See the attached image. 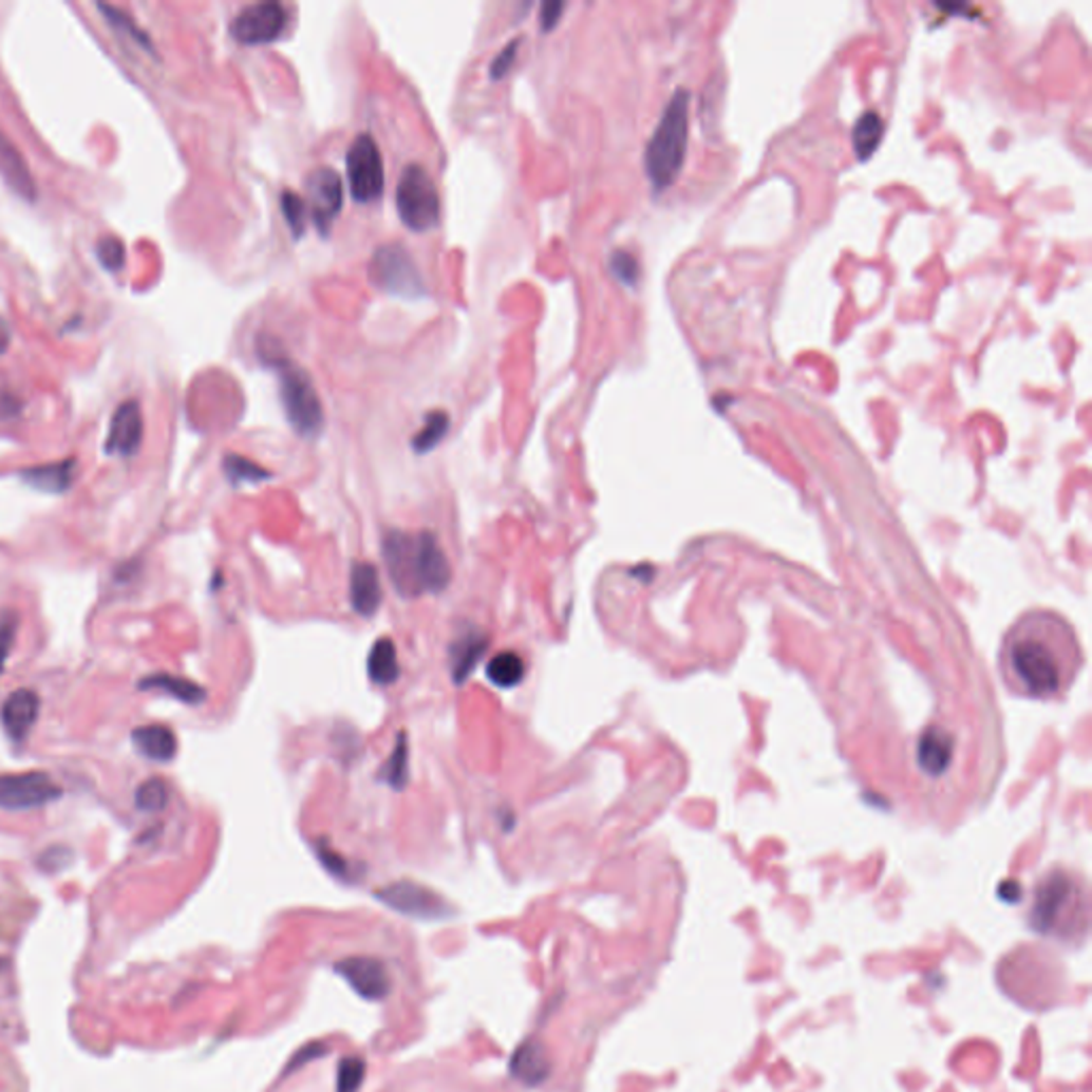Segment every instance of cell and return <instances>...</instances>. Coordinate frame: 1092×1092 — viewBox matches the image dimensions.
Instances as JSON below:
<instances>
[{
  "mask_svg": "<svg viewBox=\"0 0 1092 1092\" xmlns=\"http://www.w3.org/2000/svg\"><path fill=\"white\" fill-rule=\"evenodd\" d=\"M1079 666V640L1073 627L1052 610L1024 613L1008 629L999 653L1005 685L1033 700H1054L1069 692Z\"/></svg>",
  "mask_w": 1092,
  "mask_h": 1092,
  "instance_id": "6da1fadb",
  "label": "cell"
},
{
  "mask_svg": "<svg viewBox=\"0 0 1092 1092\" xmlns=\"http://www.w3.org/2000/svg\"><path fill=\"white\" fill-rule=\"evenodd\" d=\"M382 553L389 579L403 598L440 594L451 583V564L431 531L393 529L382 540Z\"/></svg>",
  "mask_w": 1092,
  "mask_h": 1092,
  "instance_id": "7a4b0ae2",
  "label": "cell"
},
{
  "mask_svg": "<svg viewBox=\"0 0 1092 1092\" xmlns=\"http://www.w3.org/2000/svg\"><path fill=\"white\" fill-rule=\"evenodd\" d=\"M690 90L685 88H679L671 96L646 144L644 171L658 192L671 188L683 169L690 135Z\"/></svg>",
  "mask_w": 1092,
  "mask_h": 1092,
  "instance_id": "3957f363",
  "label": "cell"
},
{
  "mask_svg": "<svg viewBox=\"0 0 1092 1092\" xmlns=\"http://www.w3.org/2000/svg\"><path fill=\"white\" fill-rule=\"evenodd\" d=\"M276 342L278 340H271L269 336H261L259 357L280 374V397L293 429L303 438H314L324 422L320 397L307 372L295 365Z\"/></svg>",
  "mask_w": 1092,
  "mask_h": 1092,
  "instance_id": "277c9868",
  "label": "cell"
},
{
  "mask_svg": "<svg viewBox=\"0 0 1092 1092\" xmlns=\"http://www.w3.org/2000/svg\"><path fill=\"white\" fill-rule=\"evenodd\" d=\"M395 203L403 225L412 231H429L440 221V194L427 169L418 163L403 167Z\"/></svg>",
  "mask_w": 1092,
  "mask_h": 1092,
  "instance_id": "5b68a950",
  "label": "cell"
},
{
  "mask_svg": "<svg viewBox=\"0 0 1092 1092\" xmlns=\"http://www.w3.org/2000/svg\"><path fill=\"white\" fill-rule=\"evenodd\" d=\"M370 276L376 286L393 295L418 297L425 293L420 271L408 248L401 244L380 246L372 257Z\"/></svg>",
  "mask_w": 1092,
  "mask_h": 1092,
  "instance_id": "8992f818",
  "label": "cell"
},
{
  "mask_svg": "<svg viewBox=\"0 0 1092 1092\" xmlns=\"http://www.w3.org/2000/svg\"><path fill=\"white\" fill-rule=\"evenodd\" d=\"M349 184L355 201L372 203L384 190V163L376 139L370 133H359L346 154Z\"/></svg>",
  "mask_w": 1092,
  "mask_h": 1092,
  "instance_id": "52a82bcc",
  "label": "cell"
},
{
  "mask_svg": "<svg viewBox=\"0 0 1092 1092\" xmlns=\"http://www.w3.org/2000/svg\"><path fill=\"white\" fill-rule=\"evenodd\" d=\"M376 899L393 911L416 920H445L453 916V907L438 892L408 880L376 890Z\"/></svg>",
  "mask_w": 1092,
  "mask_h": 1092,
  "instance_id": "ba28073f",
  "label": "cell"
},
{
  "mask_svg": "<svg viewBox=\"0 0 1092 1092\" xmlns=\"http://www.w3.org/2000/svg\"><path fill=\"white\" fill-rule=\"evenodd\" d=\"M288 26V10L278 0L246 5L231 22V35L246 45H263L280 39Z\"/></svg>",
  "mask_w": 1092,
  "mask_h": 1092,
  "instance_id": "9c48e42d",
  "label": "cell"
},
{
  "mask_svg": "<svg viewBox=\"0 0 1092 1092\" xmlns=\"http://www.w3.org/2000/svg\"><path fill=\"white\" fill-rule=\"evenodd\" d=\"M62 796V788L43 771L0 775V809H39Z\"/></svg>",
  "mask_w": 1092,
  "mask_h": 1092,
  "instance_id": "30bf717a",
  "label": "cell"
},
{
  "mask_svg": "<svg viewBox=\"0 0 1092 1092\" xmlns=\"http://www.w3.org/2000/svg\"><path fill=\"white\" fill-rule=\"evenodd\" d=\"M307 196L314 225L322 236H330L332 225L344 205V186L336 169L320 167L307 177Z\"/></svg>",
  "mask_w": 1092,
  "mask_h": 1092,
  "instance_id": "8fae6325",
  "label": "cell"
},
{
  "mask_svg": "<svg viewBox=\"0 0 1092 1092\" xmlns=\"http://www.w3.org/2000/svg\"><path fill=\"white\" fill-rule=\"evenodd\" d=\"M338 975L363 999L378 1001L391 993V975L382 960L374 956H351L336 964Z\"/></svg>",
  "mask_w": 1092,
  "mask_h": 1092,
  "instance_id": "7c38bea8",
  "label": "cell"
},
{
  "mask_svg": "<svg viewBox=\"0 0 1092 1092\" xmlns=\"http://www.w3.org/2000/svg\"><path fill=\"white\" fill-rule=\"evenodd\" d=\"M144 440V414L135 399L120 403L109 422L105 453L116 457H133Z\"/></svg>",
  "mask_w": 1092,
  "mask_h": 1092,
  "instance_id": "4fadbf2b",
  "label": "cell"
},
{
  "mask_svg": "<svg viewBox=\"0 0 1092 1092\" xmlns=\"http://www.w3.org/2000/svg\"><path fill=\"white\" fill-rule=\"evenodd\" d=\"M41 709V698L33 690H16L0 709V719H3L5 732L16 740L22 742L33 726L37 723Z\"/></svg>",
  "mask_w": 1092,
  "mask_h": 1092,
  "instance_id": "5bb4252c",
  "label": "cell"
},
{
  "mask_svg": "<svg viewBox=\"0 0 1092 1092\" xmlns=\"http://www.w3.org/2000/svg\"><path fill=\"white\" fill-rule=\"evenodd\" d=\"M489 646V638L478 629H468L457 636L451 644V677L457 685H462L478 666L483 655Z\"/></svg>",
  "mask_w": 1092,
  "mask_h": 1092,
  "instance_id": "9a60e30c",
  "label": "cell"
},
{
  "mask_svg": "<svg viewBox=\"0 0 1092 1092\" xmlns=\"http://www.w3.org/2000/svg\"><path fill=\"white\" fill-rule=\"evenodd\" d=\"M351 602L353 608L370 617L380 608L382 602V585L380 577L374 564L370 562H357L351 570Z\"/></svg>",
  "mask_w": 1092,
  "mask_h": 1092,
  "instance_id": "2e32d148",
  "label": "cell"
},
{
  "mask_svg": "<svg viewBox=\"0 0 1092 1092\" xmlns=\"http://www.w3.org/2000/svg\"><path fill=\"white\" fill-rule=\"evenodd\" d=\"M510 1073L527 1086H538L551 1073L549 1056H546L544 1048L538 1041L527 1039L514 1050L510 1058Z\"/></svg>",
  "mask_w": 1092,
  "mask_h": 1092,
  "instance_id": "e0dca14e",
  "label": "cell"
},
{
  "mask_svg": "<svg viewBox=\"0 0 1092 1092\" xmlns=\"http://www.w3.org/2000/svg\"><path fill=\"white\" fill-rule=\"evenodd\" d=\"M135 749L154 761H171L177 753V736L169 726L148 723L133 730Z\"/></svg>",
  "mask_w": 1092,
  "mask_h": 1092,
  "instance_id": "ac0fdd59",
  "label": "cell"
},
{
  "mask_svg": "<svg viewBox=\"0 0 1092 1092\" xmlns=\"http://www.w3.org/2000/svg\"><path fill=\"white\" fill-rule=\"evenodd\" d=\"M0 173L5 175L14 190H18L24 199L37 196V186L26 161L3 131H0Z\"/></svg>",
  "mask_w": 1092,
  "mask_h": 1092,
  "instance_id": "d6986e66",
  "label": "cell"
},
{
  "mask_svg": "<svg viewBox=\"0 0 1092 1092\" xmlns=\"http://www.w3.org/2000/svg\"><path fill=\"white\" fill-rule=\"evenodd\" d=\"M75 472H77V462L64 459L58 464L26 468L22 472V481L29 483L33 489H39L45 493H64L67 489H71V485L75 481Z\"/></svg>",
  "mask_w": 1092,
  "mask_h": 1092,
  "instance_id": "ffe728a7",
  "label": "cell"
},
{
  "mask_svg": "<svg viewBox=\"0 0 1092 1092\" xmlns=\"http://www.w3.org/2000/svg\"><path fill=\"white\" fill-rule=\"evenodd\" d=\"M884 118L876 112V109H866V112L855 120L851 129V148L860 163L868 161L872 154L878 152L884 139Z\"/></svg>",
  "mask_w": 1092,
  "mask_h": 1092,
  "instance_id": "44dd1931",
  "label": "cell"
},
{
  "mask_svg": "<svg viewBox=\"0 0 1092 1092\" xmlns=\"http://www.w3.org/2000/svg\"><path fill=\"white\" fill-rule=\"evenodd\" d=\"M952 751H954V738L945 730H941V728L926 730L920 738L922 769L930 775L943 773L949 767Z\"/></svg>",
  "mask_w": 1092,
  "mask_h": 1092,
  "instance_id": "7402d4cb",
  "label": "cell"
},
{
  "mask_svg": "<svg viewBox=\"0 0 1092 1092\" xmlns=\"http://www.w3.org/2000/svg\"><path fill=\"white\" fill-rule=\"evenodd\" d=\"M142 690H154V692H163L184 704H190V707H196L205 700V690L190 681V679H184V677H177V675H169V673H156V675H150L146 677L142 683H139Z\"/></svg>",
  "mask_w": 1092,
  "mask_h": 1092,
  "instance_id": "603a6c76",
  "label": "cell"
},
{
  "mask_svg": "<svg viewBox=\"0 0 1092 1092\" xmlns=\"http://www.w3.org/2000/svg\"><path fill=\"white\" fill-rule=\"evenodd\" d=\"M368 673L370 679L378 685H393L399 679L401 671L397 660V648L391 638L382 636L374 642L368 658Z\"/></svg>",
  "mask_w": 1092,
  "mask_h": 1092,
  "instance_id": "cb8c5ba5",
  "label": "cell"
},
{
  "mask_svg": "<svg viewBox=\"0 0 1092 1092\" xmlns=\"http://www.w3.org/2000/svg\"><path fill=\"white\" fill-rule=\"evenodd\" d=\"M525 677V662L519 653L504 651L487 664V679L500 690L516 688Z\"/></svg>",
  "mask_w": 1092,
  "mask_h": 1092,
  "instance_id": "d4e9b609",
  "label": "cell"
},
{
  "mask_svg": "<svg viewBox=\"0 0 1092 1092\" xmlns=\"http://www.w3.org/2000/svg\"><path fill=\"white\" fill-rule=\"evenodd\" d=\"M449 427H451V416L445 410H431L425 416L422 427L414 433L412 449L416 453H420V455L429 453L431 449H435L445 440V435L449 433Z\"/></svg>",
  "mask_w": 1092,
  "mask_h": 1092,
  "instance_id": "484cf974",
  "label": "cell"
},
{
  "mask_svg": "<svg viewBox=\"0 0 1092 1092\" xmlns=\"http://www.w3.org/2000/svg\"><path fill=\"white\" fill-rule=\"evenodd\" d=\"M382 779L393 788V790H403L406 784H408V738H406V732H401L397 736V742H395V749L391 753V757L387 759V764L380 771Z\"/></svg>",
  "mask_w": 1092,
  "mask_h": 1092,
  "instance_id": "4316f807",
  "label": "cell"
},
{
  "mask_svg": "<svg viewBox=\"0 0 1092 1092\" xmlns=\"http://www.w3.org/2000/svg\"><path fill=\"white\" fill-rule=\"evenodd\" d=\"M223 466H225V472H227V476H229V481L233 485H244V483L257 485V483H263V481H267L271 476L265 468H261L252 459H246V457L236 455V453L227 455Z\"/></svg>",
  "mask_w": 1092,
  "mask_h": 1092,
  "instance_id": "83f0119b",
  "label": "cell"
},
{
  "mask_svg": "<svg viewBox=\"0 0 1092 1092\" xmlns=\"http://www.w3.org/2000/svg\"><path fill=\"white\" fill-rule=\"evenodd\" d=\"M280 209L284 221L295 238H301L305 233V218H307V203L293 190H282L280 194Z\"/></svg>",
  "mask_w": 1092,
  "mask_h": 1092,
  "instance_id": "f1b7e54d",
  "label": "cell"
},
{
  "mask_svg": "<svg viewBox=\"0 0 1092 1092\" xmlns=\"http://www.w3.org/2000/svg\"><path fill=\"white\" fill-rule=\"evenodd\" d=\"M169 803V788L163 779L158 777H152L148 779L146 784H142L137 788V794H135V805L146 811V813H156V811H163Z\"/></svg>",
  "mask_w": 1092,
  "mask_h": 1092,
  "instance_id": "f546056e",
  "label": "cell"
},
{
  "mask_svg": "<svg viewBox=\"0 0 1092 1092\" xmlns=\"http://www.w3.org/2000/svg\"><path fill=\"white\" fill-rule=\"evenodd\" d=\"M98 10H100V14L107 18V22L112 24L114 29H118L120 33H129V37H131L137 45H142V48H146V50H150V52H152V43H150L148 35H146V33H144L135 22H133V18H131L129 14H125L123 10L112 7V5H98Z\"/></svg>",
  "mask_w": 1092,
  "mask_h": 1092,
  "instance_id": "4dcf8cb0",
  "label": "cell"
},
{
  "mask_svg": "<svg viewBox=\"0 0 1092 1092\" xmlns=\"http://www.w3.org/2000/svg\"><path fill=\"white\" fill-rule=\"evenodd\" d=\"M608 267H610V274L623 284V286H629L634 288L638 284V278H640V263L638 259L627 252V250H615L610 255V261H608Z\"/></svg>",
  "mask_w": 1092,
  "mask_h": 1092,
  "instance_id": "1f68e13d",
  "label": "cell"
},
{
  "mask_svg": "<svg viewBox=\"0 0 1092 1092\" xmlns=\"http://www.w3.org/2000/svg\"><path fill=\"white\" fill-rule=\"evenodd\" d=\"M365 1079V1060L361 1056H344L338 1067V1092H357Z\"/></svg>",
  "mask_w": 1092,
  "mask_h": 1092,
  "instance_id": "d6a6232c",
  "label": "cell"
},
{
  "mask_svg": "<svg viewBox=\"0 0 1092 1092\" xmlns=\"http://www.w3.org/2000/svg\"><path fill=\"white\" fill-rule=\"evenodd\" d=\"M16 634H18V617L12 610L0 615V675L5 673L7 660L16 644Z\"/></svg>",
  "mask_w": 1092,
  "mask_h": 1092,
  "instance_id": "836d02e7",
  "label": "cell"
},
{
  "mask_svg": "<svg viewBox=\"0 0 1092 1092\" xmlns=\"http://www.w3.org/2000/svg\"><path fill=\"white\" fill-rule=\"evenodd\" d=\"M314 851L318 853V858H320L322 866H324L326 870H330L332 876L342 878V880H353V870H351L349 862H346V860H344V858H342L334 847H330V845H326L324 841H318V843L314 845Z\"/></svg>",
  "mask_w": 1092,
  "mask_h": 1092,
  "instance_id": "e575fe53",
  "label": "cell"
},
{
  "mask_svg": "<svg viewBox=\"0 0 1092 1092\" xmlns=\"http://www.w3.org/2000/svg\"><path fill=\"white\" fill-rule=\"evenodd\" d=\"M96 257H98V261H100V265L105 269L118 271L125 265L127 250H125V244L118 238H105L96 246Z\"/></svg>",
  "mask_w": 1092,
  "mask_h": 1092,
  "instance_id": "d590c367",
  "label": "cell"
},
{
  "mask_svg": "<svg viewBox=\"0 0 1092 1092\" xmlns=\"http://www.w3.org/2000/svg\"><path fill=\"white\" fill-rule=\"evenodd\" d=\"M519 43H521L519 39H512V41H510V43H508V45H506V48L495 56V60L491 62V77H493V79H500V77H504V75L510 71V67H512V62H514V58H516V48H519Z\"/></svg>",
  "mask_w": 1092,
  "mask_h": 1092,
  "instance_id": "8d00e7d4",
  "label": "cell"
},
{
  "mask_svg": "<svg viewBox=\"0 0 1092 1092\" xmlns=\"http://www.w3.org/2000/svg\"><path fill=\"white\" fill-rule=\"evenodd\" d=\"M564 10H566V5L562 3V0H546V3H542L540 22H542V31L544 33H549L551 29L558 26Z\"/></svg>",
  "mask_w": 1092,
  "mask_h": 1092,
  "instance_id": "74e56055",
  "label": "cell"
},
{
  "mask_svg": "<svg viewBox=\"0 0 1092 1092\" xmlns=\"http://www.w3.org/2000/svg\"><path fill=\"white\" fill-rule=\"evenodd\" d=\"M12 344V326L5 318H0V355H3Z\"/></svg>",
  "mask_w": 1092,
  "mask_h": 1092,
  "instance_id": "f35d334b",
  "label": "cell"
}]
</instances>
